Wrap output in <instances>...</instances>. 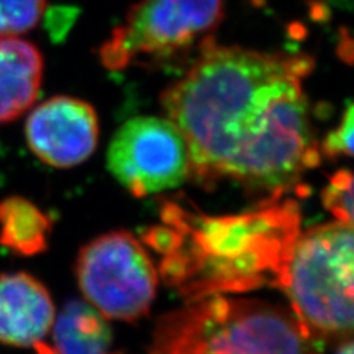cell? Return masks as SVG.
Here are the masks:
<instances>
[{"mask_svg": "<svg viewBox=\"0 0 354 354\" xmlns=\"http://www.w3.org/2000/svg\"><path fill=\"white\" fill-rule=\"evenodd\" d=\"M307 55L225 46L207 37L201 55L161 96L189 151L198 183L220 180L270 194L297 189L320 164L303 80Z\"/></svg>", "mask_w": 354, "mask_h": 354, "instance_id": "cell-1", "label": "cell"}, {"mask_svg": "<svg viewBox=\"0 0 354 354\" xmlns=\"http://www.w3.org/2000/svg\"><path fill=\"white\" fill-rule=\"evenodd\" d=\"M300 229V204L278 192L250 212L229 216L164 201L160 223L143 230L142 239L160 256L165 283L195 301L281 288Z\"/></svg>", "mask_w": 354, "mask_h": 354, "instance_id": "cell-2", "label": "cell"}, {"mask_svg": "<svg viewBox=\"0 0 354 354\" xmlns=\"http://www.w3.org/2000/svg\"><path fill=\"white\" fill-rule=\"evenodd\" d=\"M148 354H320L292 313L260 300L207 297L162 316Z\"/></svg>", "mask_w": 354, "mask_h": 354, "instance_id": "cell-3", "label": "cell"}, {"mask_svg": "<svg viewBox=\"0 0 354 354\" xmlns=\"http://www.w3.org/2000/svg\"><path fill=\"white\" fill-rule=\"evenodd\" d=\"M353 226L328 223L300 235L281 290L315 341L347 339L353 330Z\"/></svg>", "mask_w": 354, "mask_h": 354, "instance_id": "cell-4", "label": "cell"}, {"mask_svg": "<svg viewBox=\"0 0 354 354\" xmlns=\"http://www.w3.org/2000/svg\"><path fill=\"white\" fill-rule=\"evenodd\" d=\"M223 0H140L102 44L99 57L111 71L145 59H164L213 31Z\"/></svg>", "mask_w": 354, "mask_h": 354, "instance_id": "cell-5", "label": "cell"}, {"mask_svg": "<svg viewBox=\"0 0 354 354\" xmlns=\"http://www.w3.org/2000/svg\"><path fill=\"white\" fill-rule=\"evenodd\" d=\"M77 282L87 301L109 319L133 322L145 316L158 278L148 252L129 232L115 230L91 241L77 257Z\"/></svg>", "mask_w": 354, "mask_h": 354, "instance_id": "cell-6", "label": "cell"}, {"mask_svg": "<svg viewBox=\"0 0 354 354\" xmlns=\"http://www.w3.org/2000/svg\"><path fill=\"white\" fill-rule=\"evenodd\" d=\"M106 165L117 182L142 198L180 186L191 174L189 151L169 118L136 117L109 143Z\"/></svg>", "mask_w": 354, "mask_h": 354, "instance_id": "cell-7", "label": "cell"}, {"mask_svg": "<svg viewBox=\"0 0 354 354\" xmlns=\"http://www.w3.org/2000/svg\"><path fill=\"white\" fill-rule=\"evenodd\" d=\"M26 139L43 162L58 169L74 167L96 149V111L80 99L55 96L31 111L26 123Z\"/></svg>", "mask_w": 354, "mask_h": 354, "instance_id": "cell-8", "label": "cell"}, {"mask_svg": "<svg viewBox=\"0 0 354 354\" xmlns=\"http://www.w3.org/2000/svg\"><path fill=\"white\" fill-rule=\"evenodd\" d=\"M55 306L49 291L31 274H0V342L35 347L53 325Z\"/></svg>", "mask_w": 354, "mask_h": 354, "instance_id": "cell-9", "label": "cell"}, {"mask_svg": "<svg viewBox=\"0 0 354 354\" xmlns=\"http://www.w3.org/2000/svg\"><path fill=\"white\" fill-rule=\"evenodd\" d=\"M43 77L37 46L17 36L0 37V124L10 123L36 102Z\"/></svg>", "mask_w": 354, "mask_h": 354, "instance_id": "cell-10", "label": "cell"}, {"mask_svg": "<svg viewBox=\"0 0 354 354\" xmlns=\"http://www.w3.org/2000/svg\"><path fill=\"white\" fill-rule=\"evenodd\" d=\"M113 332L104 316L82 301H70L53 326L52 354H109Z\"/></svg>", "mask_w": 354, "mask_h": 354, "instance_id": "cell-11", "label": "cell"}, {"mask_svg": "<svg viewBox=\"0 0 354 354\" xmlns=\"http://www.w3.org/2000/svg\"><path fill=\"white\" fill-rule=\"evenodd\" d=\"M52 221L39 207L21 196L0 199V245L31 257L48 248Z\"/></svg>", "mask_w": 354, "mask_h": 354, "instance_id": "cell-12", "label": "cell"}, {"mask_svg": "<svg viewBox=\"0 0 354 354\" xmlns=\"http://www.w3.org/2000/svg\"><path fill=\"white\" fill-rule=\"evenodd\" d=\"M48 0H0V37L19 36L35 28Z\"/></svg>", "mask_w": 354, "mask_h": 354, "instance_id": "cell-13", "label": "cell"}, {"mask_svg": "<svg viewBox=\"0 0 354 354\" xmlns=\"http://www.w3.org/2000/svg\"><path fill=\"white\" fill-rule=\"evenodd\" d=\"M353 174L350 170H338L322 192L324 207L341 223L353 226Z\"/></svg>", "mask_w": 354, "mask_h": 354, "instance_id": "cell-14", "label": "cell"}, {"mask_svg": "<svg viewBox=\"0 0 354 354\" xmlns=\"http://www.w3.org/2000/svg\"><path fill=\"white\" fill-rule=\"evenodd\" d=\"M354 115L353 105L348 104L346 113L342 114L339 124L330 130L326 138L322 140L319 147L320 155H325L326 158L335 160L339 157H351L353 153V131H354Z\"/></svg>", "mask_w": 354, "mask_h": 354, "instance_id": "cell-15", "label": "cell"}, {"mask_svg": "<svg viewBox=\"0 0 354 354\" xmlns=\"http://www.w3.org/2000/svg\"><path fill=\"white\" fill-rule=\"evenodd\" d=\"M335 354H354V351H353V341H351V338L342 339Z\"/></svg>", "mask_w": 354, "mask_h": 354, "instance_id": "cell-16", "label": "cell"}]
</instances>
